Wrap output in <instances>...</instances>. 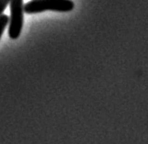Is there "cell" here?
<instances>
[{
	"label": "cell",
	"mask_w": 148,
	"mask_h": 144,
	"mask_svg": "<svg viewBox=\"0 0 148 144\" xmlns=\"http://www.w3.org/2000/svg\"><path fill=\"white\" fill-rule=\"evenodd\" d=\"M75 8L72 0H32L24 6V12L36 14L43 11L69 12Z\"/></svg>",
	"instance_id": "obj_1"
},
{
	"label": "cell",
	"mask_w": 148,
	"mask_h": 144,
	"mask_svg": "<svg viewBox=\"0 0 148 144\" xmlns=\"http://www.w3.org/2000/svg\"><path fill=\"white\" fill-rule=\"evenodd\" d=\"M10 17L8 23V35L10 39L19 37L23 27L24 5L23 0H10Z\"/></svg>",
	"instance_id": "obj_2"
},
{
	"label": "cell",
	"mask_w": 148,
	"mask_h": 144,
	"mask_svg": "<svg viewBox=\"0 0 148 144\" xmlns=\"http://www.w3.org/2000/svg\"><path fill=\"white\" fill-rule=\"evenodd\" d=\"M9 23V18L7 16V15L2 14L0 16V39H1L2 35L5 31V29L8 27V25Z\"/></svg>",
	"instance_id": "obj_3"
},
{
	"label": "cell",
	"mask_w": 148,
	"mask_h": 144,
	"mask_svg": "<svg viewBox=\"0 0 148 144\" xmlns=\"http://www.w3.org/2000/svg\"><path fill=\"white\" fill-rule=\"evenodd\" d=\"M9 2H10V0H0V16L3 14L5 9L7 8Z\"/></svg>",
	"instance_id": "obj_4"
}]
</instances>
